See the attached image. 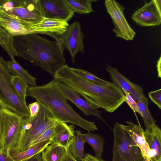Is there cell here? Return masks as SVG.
Listing matches in <instances>:
<instances>
[{"instance_id":"cell-15","label":"cell","mask_w":161,"mask_h":161,"mask_svg":"<svg viewBox=\"0 0 161 161\" xmlns=\"http://www.w3.org/2000/svg\"><path fill=\"white\" fill-rule=\"evenodd\" d=\"M128 125L120 124L127 132L133 143L141 150L145 161H150L148 157L149 149L144 136L145 131L140 123L137 125L131 121H126Z\"/></svg>"},{"instance_id":"cell-23","label":"cell","mask_w":161,"mask_h":161,"mask_svg":"<svg viewBox=\"0 0 161 161\" xmlns=\"http://www.w3.org/2000/svg\"><path fill=\"white\" fill-rule=\"evenodd\" d=\"M82 135L85 142L89 144L93 149L95 156L102 158L105 144V141L103 137L99 135L95 134L90 132L82 134Z\"/></svg>"},{"instance_id":"cell-35","label":"cell","mask_w":161,"mask_h":161,"mask_svg":"<svg viewBox=\"0 0 161 161\" xmlns=\"http://www.w3.org/2000/svg\"><path fill=\"white\" fill-rule=\"evenodd\" d=\"M157 70L158 74V78H161V57H159L157 62L156 65Z\"/></svg>"},{"instance_id":"cell-16","label":"cell","mask_w":161,"mask_h":161,"mask_svg":"<svg viewBox=\"0 0 161 161\" xmlns=\"http://www.w3.org/2000/svg\"><path fill=\"white\" fill-rule=\"evenodd\" d=\"M144 136L149 149L148 157L150 161H161V129L155 125L146 130Z\"/></svg>"},{"instance_id":"cell-32","label":"cell","mask_w":161,"mask_h":161,"mask_svg":"<svg viewBox=\"0 0 161 161\" xmlns=\"http://www.w3.org/2000/svg\"><path fill=\"white\" fill-rule=\"evenodd\" d=\"M61 161H77L68 149Z\"/></svg>"},{"instance_id":"cell-3","label":"cell","mask_w":161,"mask_h":161,"mask_svg":"<svg viewBox=\"0 0 161 161\" xmlns=\"http://www.w3.org/2000/svg\"><path fill=\"white\" fill-rule=\"evenodd\" d=\"M39 103L40 108L36 115L22 117L19 137L11 150L23 151L27 150L45 131L59 122L49 109Z\"/></svg>"},{"instance_id":"cell-28","label":"cell","mask_w":161,"mask_h":161,"mask_svg":"<svg viewBox=\"0 0 161 161\" xmlns=\"http://www.w3.org/2000/svg\"><path fill=\"white\" fill-rule=\"evenodd\" d=\"M125 95V102H126L134 112L138 113L142 116V114L135 101L130 94L124 90H122Z\"/></svg>"},{"instance_id":"cell-11","label":"cell","mask_w":161,"mask_h":161,"mask_svg":"<svg viewBox=\"0 0 161 161\" xmlns=\"http://www.w3.org/2000/svg\"><path fill=\"white\" fill-rule=\"evenodd\" d=\"M40 13L44 18L68 22L74 15L65 0H39Z\"/></svg>"},{"instance_id":"cell-6","label":"cell","mask_w":161,"mask_h":161,"mask_svg":"<svg viewBox=\"0 0 161 161\" xmlns=\"http://www.w3.org/2000/svg\"><path fill=\"white\" fill-rule=\"evenodd\" d=\"M113 132L112 161H145L140 148L133 143L120 124H115Z\"/></svg>"},{"instance_id":"cell-36","label":"cell","mask_w":161,"mask_h":161,"mask_svg":"<svg viewBox=\"0 0 161 161\" xmlns=\"http://www.w3.org/2000/svg\"><path fill=\"white\" fill-rule=\"evenodd\" d=\"M3 3V0H0V17L1 15V14L2 11V5Z\"/></svg>"},{"instance_id":"cell-19","label":"cell","mask_w":161,"mask_h":161,"mask_svg":"<svg viewBox=\"0 0 161 161\" xmlns=\"http://www.w3.org/2000/svg\"><path fill=\"white\" fill-rule=\"evenodd\" d=\"M67 149L56 144H50L41 153L42 161H61Z\"/></svg>"},{"instance_id":"cell-17","label":"cell","mask_w":161,"mask_h":161,"mask_svg":"<svg viewBox=\"0 0 161 161\" xmlns=\"http://www.w3.org/2000/svg\"><path fill=\"white\" fill-rule=\"evenodd\" d=\"M75 127L73 124L69 125L65 122L59 121L55 126L51 139L52 143L68 149L74 136Z\"/></svg>"},{"instance_id":"cell-10","label":"cell","mask_w":161,"mask_h":161,"mask_svg":"<svg viewBox=\"0 0 161 161\" xmlns=\"http://www.w3.org/2000/svg\"><path fill=\"white\" fill-rule=\"evenodd\" d=\"M13 1L14 6L8 12H5L7 14L36 24L43 19L40 10L39 0H14Z\"/></svg>"},{"instance_id":"cell-22","label":"cell","mask_w":161,"mask_h":161,"mask_svg":"<svg viewBox=\"0 0 161 161\" xmlns=\"http://www.w3.org/2000/svg\"><path fill=\"white\" fill-rule=\"evenodd\" d=\"M7 65L10 72L13 75L21 78L31 86H36V79L30 75L15 60L7 62Z\"/></svg>"},{"instance_id":"cell-5","label":"cell","mask_w":161,"mask_h":161,"mask_svg":"<svg viewBox=\"0 0 161 161\" xmlns=\"http://www.w3.org/2000/svg\"><path fill=\"white\" fill-rule=\"evenodd\" d=\"M22 117L4 107L0 119V147L8 154L16 146L19 137Z\"/></svg>"},{"instance_id":"cell-34","label":"cell","mask_w":161,"mask_h":161,"mask_svg":"<svg viewBox=\"0 0 161 161\" xmlns=\"http://www.w3.org/2000/svg\"><path fill=\"white\" fill-rule=\"evenodd\" d=\"M41 153L37 154L24 161H42Z\"/></svg>"},{"instance_id":"cell-33","label":"cell","mask_w":161,"mask_h":161,"mask_svg":"<svg viewBox=\"0 0 161 161\" xmlns=\"http://www.w3.org/2000/svg\"><path fill=\"white\" fill-rule=\"evenodd\" d=\"M0 161H13L8 155L0 150Z\"/></svg>"},{"instance_id":"cell-12","label":"cell","mask_w":161,"mask_h":161,"mask_svg":"<svg viewBox=\"0 0 161 161\" xmlns=\"http://www.w3.org/2000/svg\"><path fill=\"white\" fill-rule=\"evenodd\" d=\"M106 69L109 74L113 82L122 90H124L128 93L136 102L145 95L144 90L141 86L130 81L116 68L107 65Z\"/></svg>"},{"instance_id":"cell-14","label":"cell","mask_w":161,"mask_h":161,"mask_svg":"<svg viewBox=\"0 0 161 161\" xmlns=\"http://www.w3.org/2000/svg\"><path fill=\"white\" fill-rule=\"evenodd\" d=\"M60 87L68 100L74 103L86 116L93 115L105 122L101 115V112L94 107L78 93L64 85L59 82Z\"/></svg>"},{"instance_id":"cell-2","label":"cell","mask_w":161,"mask_h":161,"mask_svg":"<svg viewBox=\"0 0 161 161\" xmlns=\"http://www.w3.org/2000/svg\"><path fill=\"white\" fill-rule=\"evenodd\" d=\"M27 96L49 109L60 122L78 125L88 132L98 130L94 122L84 119L72 108L63 93L59 82L53 79L47 84L40 86H29Z\"/></svg>"},{"instance_id":"cell-37","label":"cell","mask_w":161,"mask_h":161,"mask_svg":"<svg viewBox=\"0 0 161 161\" xmlns=\"http://www.w3.org/2000/svg\"><path fill=\"white\" fill-rule=\"evenodd\" d=\"M4 107L3 106V105L0 103V115H1V111L2 109ZM0 150H1L0 147Z\"/></svg>"},{"instance_id":"cell-20","label":"cell","mask_w":161,"mask_h":161,"mask_svg":"<svg viewBox=\"0 0 161 161\" xmlns=\"http://www.w3.org/2000/svg\"><path fill=\"white\" fill-rule=\"evenodd\" d=\"M85 143L81 132L79 130L75 131L74 138L69 147L68 150L73 157L79 161H82L85 156L84 151Z\"/></svg>"},{"instance_id":"cell-18","label":"cell","mask_w":161,"mask_h":161,"mask_svg":"<svg viewBox=\"0 0 161 161\" xmlns=\"http://www.w3.org/2000/svg\"><path fill=\"white\" fill-rule=\"evenodd\" d=\"M52 143L51 140L37 143L23 151H10L8 154L13 161H24L42 152L49 144Z\"/></svg>"},{"instance_id":"cell-9","label":"cell","mask_w":161,"mask_h":161,"mask_svg":"<svg viewBox=\"0 0 161 161\" xmlns=\"http://www.w3.org/2000/svg\"><path fill=\"white\" fill-rule=\"evenodd\" d=\"M161 0L145 1L144 5L132 16L137 25L142 26L159 25L161 23Z\"/></svg>"},{"instance_id":"cell-29","label":"cell","mask_w":161,"mask_h":161,"mask_svg":"<svg viewBox=\"0 0 161 161\" xmlns=\"http://www.w3.org/2000/svg\"><path fill=\"white\" fill-rule=\"evenodd\" d=\"M148 96L151 100L161 109V89L150 92L148 93Z\"/></svg>"},{"instance_id":"cell-1","label":"cell","mask_w":161,"mask_h":161,"mask_svg":"<svg viewBox=\"0 0 161 161\" xmlns=\"http://www.w3.org/2000/svg\"><path fill=\"white\" fill-rule=\"evenodd\" d=\"M13 45L17 56L42 67L53 76L59 67L65 64L64 49L57 41L31 33L14 36Z\"/></svg>"},{"instance_id":"cell-4","label":"cell","mask_w":161,"mask_h":161,"mask_svg":"<svg viewBox=\"0 0 161 161\" xmlns=\"http://www.w3.org/2000/svg\"><path fill=\"white\" fill-rule=\"evenodd\" d=\"M12 75L7 62L0 56V103L5 108L22 117H29L25 99L18 96L11 82Z\"/></svg>"},{"instance_id":"cell-13","label":"cell","mask_w":161,"mask_h":161,"mask_svg":"<svg viewBox=\"0 0 161 161\" xmlns=\"http://www.w3.org/2000/svg\"><path fill=\"white\" fill-rule=\"evenodd\" d=\"M69 25L65 21L43 18L41 21L32 26L31 32L46 34L55 40L65 31Z\"/></svg>"},{"instance_id":"cell-26","label":"cell","mask_w":161,"mask_h":161,"mask_svg":"<svg viewBox=\"0 0 161 161\" xmlns=\"http://www.w3.org/2000/svg\"><path fill=\"white\" fill-rule=\"evenodd\" d=\"M11 82L18 96L25 99L26 97L27 96V89L29 86L27 82L19 77L13 75Z\"/></svg>"},{"instance_id":"cell-30","label":"cell","mask_w":161,"mask_h":161,"mask_svg":"<svg viewBox=\"0 0 161 161\" xmlns=\"http://www.w3.org/2000/svg\"><path fill=\"white\" fill-rule=\"evenodd\" d=\"M30 112L31 117H33L36 115L40 110V103L36 101L29 104L27 106Z\"/></svg>"},{"instance_id":"cell-7","label":"cell","mask_w":161,"mask_h":161,"mask_svg":"<svg viewBox=\"0 0 161 161\" xmlns=\"http://www.w3.org/2000/svg\"><path fill=\"white\" fill-rule=\"evenodd\" d=\"M105 5L114 25L116 36L126 41L133 40L136 32L130 27L124 14L125 8L114 0H106Z\"/></svg>"},{"instance_id":"cell-24","label":"cell","mask_w":161,"mask_h":161,"mask_svg":"<svg viewBox=\"0 0 161 161\" xmlns=\"http://www.w3.org/2000/svg\"><path fill=\"white\" fill-rule=\"evenodd\" d=\"M70 9L74 13L86 14L94 12L92 7L95 0H65Z\"/></svg>"},{"instance_id":"cell-31","label":"cell","mask_w":161,"mask_h":161,"mask_svg":"<svg viewBox=\"0 0 161 161\" xmlns=\"http://www.w3.org/2000/svg\"><path fill=\"white\" fill-rule=\"evenodd\" d=\"M82 161H105L96 156H93L89 153L85 154L84 159Z\"/></svg>"},{"instance_id":"cell-25","label":"cell","mask_w":161,"mask_h":161,"mask_svg":"<svg viewBox=\"0 0 161 161\" xmlns=\"http://www.w3.org/2000/svg\"><path fill=\"white\" fill-rule=\"evenodd\" d=\"M71 69L76 74L84 79L94 83L103 86L108 85L112 82L104 80L95 76L89 72L80 69L71 68Z\"/></svg>"},{"instance_id":"cell-21","label":"cell","mask_w":161,"mask_h":161,"mask_svg":"<svg viewBox=\"0 0 161 161\" xmlns=\"http://www.w3.org/2000/svg\"><path fill=\"white\" fill-rule=\"evenodd\" d=\"M136 102L142 113V117L146 130L149 129L156 125V121L149 109L148 98L144 95Z\"/></svg>"},{"instance_id":"cell-8","label":"cell","mask_w":161,"mask_h":161,"mask_svg":"<svg viewBox=\"0 0 161 161\" xmlns=\"http://www.w3.org/2000/svg\"><path fill=\"white\" fill-rule=\"evenodd\" d=\"M83 34L80 23L78 21L69 25L65 31L55 41L60 42L64 49L69 52L73 63L78 53H84Z\"/></svg>"},{"instance_id":"cell-27","label":"cell","mask_w":161,"mask_h":161,"mask_svg":"<svg viewBox=\"0 0 161 161\" xmlns=\"http://www.w3.org/2000/svg\"><path fill=\"white\" fill-rule=\"evenodd\" d=\"M56 125L50 127L45 131L33 142L31 146L41 142L48 140H51L53 137L55 128Z\"/></svg>"}]
</instances>
